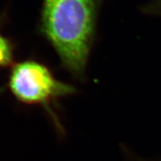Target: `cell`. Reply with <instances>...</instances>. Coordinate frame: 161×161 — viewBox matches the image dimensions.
Masks as SVG:
<instances>
[{
    "mask_svg": "<svg viewBox=\"0 0 161 161\" xmlns=\"http://www.w3.org/2000/svg\"><path fill=\"white\" fill-rule=\"evenodd\" d=\"M155 161H161V159H157Z\"/></svg>",
    "mask_w": 161,
    "mask_h": 161,
    "instance_id": "obj_5",
    "label": "cell"
},
{
    "mask_svg": "<svg viewBox=\"0 0 161 161\" xmlns=\"http://www.w3.org/2000/svg\"><path fill=\"white\" fill-rule=\"evenodd\" d=\"M8 87L19 102L44 108L57 130L62 131L53 107L62 99L74 96L76 87L58 79L49 67L35 59L23 60L13 66Z\"/></svg>",
    "mask_w": 161,
    "mask_h": 161,
    "instance_id": "obj_2",
    "label": "cell"
},
{
    "mask_svg": "<svg viewBox=\"0 0 161 161\" xmlns=\"http://www.w3.org/2000/svg\"><path fill=\"white\" fill-rule=\"evenodd\" d=\"M99 0H43L40 32L74 79L83 80L96 31Z\"/></svg>",
    "mask_w": 161,
    "mask_h": 161,
    "instance_id": "obj_1",
    "label": "cell"
},
{
    "mask_svg": "<svg viewBox=\"0 0 161 161\" xmlns=\"http://www.w3.org/2000/svg\"><path fill=\"white\" fill-rule=\"evenodd\" d=\"M13 60V46L8 39L0 34V68L11 65Z\"/></svg>",
    "mask_w": 161,
    "mask_h": 161,
    "instance_id": "obj_3",
    "label": "cell"
},
{
    "mask_svg": "<svg viewBox=\"0 0 161 161\" xmlns=\"http://www.w3.org/2000/svg\"><path fill=\"white\" fill-rule=\"evenodd\" d=\"M142 11L147 15L161 17V0H153L142 7Z\"/></svg>",
    "mask_w": 161,
    "mask_h": 161,
    "instance_id": "obj_4",
    "label": "cell"
}]
</instances>
